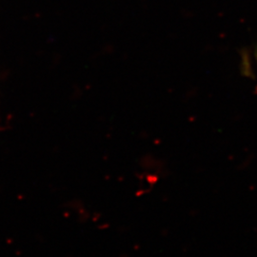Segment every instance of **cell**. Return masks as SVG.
<instances>
[{"mask_svg":"<svg viewBox=\"0 0 257 257\" xmlns=\"http://www.w3.org/2000/svg\"><path fill=\"white\" fill-rule=\"evenodd\" d=\"M240 72L243 76L246 77H253L250 64V56L248 50L242 49L240 52Z\"/></svg>","mask_w":257,"mask_h":257,"instance_id":"cell-1","label":"cell"}]
</instances>
